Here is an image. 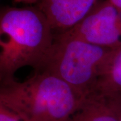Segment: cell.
I'll return each instance as SVG.
<instances>
[{
	"mask_svg": "<svg viewBox=\"0 0 121 121\" xmlns=\"http://www.w3.org/2000/svg\"><path fill=\"white\" fill-rule=\"evenodd\" d=\"M121 114V93L95 92L88 95L65 121H118Z\"/></svg>",
	"mask_w": 121,
	"mask_h": 121,
	"instance_id": "cell-6",
	"label": "cell"
},
{
	"mask_svg": "<svg viewBox=\"0 0 121 121\" xmlns=\"http://www.w3.org/2000/svg\"><path fill=\"white\" fill-rule=\"evenodd\" d=\"M95 92L121 93V45L112 49L99 75Z\"/></svg>",
	"mask_w": 121,
	"mask_h": 121,
	"instance_id": "cell-7",
	"label": "cell"
},
{
	"mask_svg": "<svg viewBox=\"0 0 121 121\" xmlns=\"http://www.w3.org/2000/svg\"><path fill=\"white\" fill-rule=\"evenodd\" d=\"M16 3L24 4H37L39 0H13Z\"/></svg>",
	"mask_w": 121,
	"mask_h": 121,
	"instance_id": "cell-9",
	"label": "cell"
},
{
	"mask_svg": "<svg viewBox=\"0 0 121 121\" xmlns=\"http://www.w3.org/2000/svg\"><path fill=\"white\" fill-rule=\"evenodd\" d=\"M112 49L65 32L55 33L52 47L36 71H46L60 78L84 99L95 93L101 71Z\"/></svg>",
	"mask_w": 121,
	"mask_h": 121,
	"instance_id": "cell-3",
	"label": "cell"
},
{
	"mask_svg": "<svg viewBox=\"0 0 121 121\" xmlns=\"http://www.w3.org/2000/svg\"><path fill=\"white\" fill-rule=\"evenodd\" d=\"M118 121H121V116H120V118H119V120Z\"/></svg>",
	"mask_w": 121,
	"mask_h": 121,
	"instance_id": "cell-11",
	"label": "cell"
},
{
	"mask_svg": "<svg viewBox=\"0 0 121 121\" xmlns=\"http://www.w3.org/2000/svg\"><path fill=\"white\" fill-rule=\"evenodd\" d=\"M118 9L121 11V0H108Z\"/></svg>",
	"mask_w": 121,
	"mask_h": 121,
	"instance_id": "cell-10",
	"label": "cell"
},
{
	"mask_svg": "<svg viewBox=\"0 0 121 121\" xmlns=\"http://www.w3.org/2000/svg\"><path fill=\"white\" fill-rule=\"evenodd\" d=\"M65 32L92 44L115 48L121 45V11L108 0L97 3L82 20Z\"/></svg>",
	"mask_w": 121,
	"mask_h": 121,
	"instance_id": "cell-4",
	"label": "cell"
},
{
	"mask_svg": "<svg viewBox=\"0 0 121 121\" xmlns=\"http://www.w3.org/2000/svg\"><path fill=\"white\" fill-rule=\"evenodd\" d=\"M84 99L46 71H35L23 82L15 78L0 81V104L24 121H65Z\"/></svg>",
	"mask_w": 121,
	"mask_h": 121,
	"instance_id": "cell-2",
	"label": "cell"
},
{
	"mask_svg": "<svg viewBox=\"0 0 121 121\" xmlns=\"http://www.w3.org/2000/svg\"><path fill=\"white\" fill-rule=\"evenodd\" d=\"M55 32L37 7H5L0 14V81L19 69L36 71L52 47Z\"/></svg>",
	"mask_w": 121,
	"mask_h": 121,
	"instance_id": "cell-1",
	"label": "cell"
},
{
	"mask_svg": "<svg viewBox=\"0 0 121 121\" xmlns=\"http://www.w3.org/2000/svg\"><path fill=\"white\" fill-rule=\"evenodd\" d=\"M0 121H24L16 113L0 104Z\"/></svg>",
	"mask_w": 121,
	"mask_h": 121,
	"instance_id": "cell-8",
	"label": "cell"
},
{
	"mask_svg": "<svg viewBox=\"0 0 121 121\" xmlns=\"http://www.w3.org/2000/svg\"><path fill=\"white\" fill-rule=\"evenodd\" d=\"M98 0H39L37 8L55 33L70 30L82 20Z\"/></svg>",
	"mask_w": 121,
	"mask_h": 121,
	"instance_id": "cell-5",
	"label": "cell"
}]
</instances>
